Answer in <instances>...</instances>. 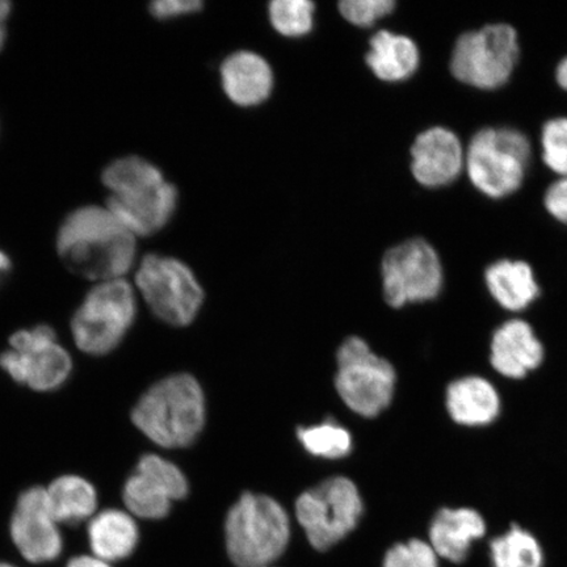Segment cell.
Segmentation results:
<instances>
[{"mask_svg":"<svg viewBox=\"0 0 567 567\" xmlns=\"http://www.w3.org/2000/svg\"><path fill=\"white\" fill-rule=\"evenodd\" d=\"M138 237L104 205L71 210L55 236V250L71 274L99 282L124 279L136 266Z\"/></svg>","mask_w":567,"mask_h":567,"instance_id":"1","label":"cell"},{"mask_svg":"<svg viewBox=\"0 0 567 567\" xmlns=\"http://www.w3.org/2000/svg\"><path fill=\"white\" fill-rule=\"evenodd\" d=\"M105 207L137 237H151L172 221L179 193L161 169L140 155H124L103 168Z\"/></svg>","mask_w":567,"mask_h":567,"instance_id":"2","label":"cell"},{"mask_svg":"<svg viewBox=\"0 0 567 567\" xmlns=\"http://www.w3.org/2000/svg\"><path fill=\"white\" fill-rule=\"evenodd\" d=\"M132 422L162 449L188 446L204 427L203 390L193 375H168L141 395L132 410Z\"/></svg>","mask_w":567,"mask_h":567,"instance_id":"3","label":"cell"},{"mask_svg":"<svg viewBox=\"0 0 567 567\" xmlns=\"http://www.w3.org/2000/svg\"><path fill=\"white\" fill-rule=\"evenodd\" d=\"M136 317V290L130 281L94 282L71 318V337L81 352L106 357L123 343Z\"/></svg>","mask_w":567,"mask_h":567,"instance_id":"4","label":"cell"},{"mask_svg":"<svg viewBox=\"0 0 567 567\" xmlns=\"http://www.w3.org/2000/svg\"><path fill=\"white\" fill-rule=\"evenodd\" d=\"M226 548L238 567L269 566L287 549L289 517L267 495L245 493L225 523Z\"/></svg>","mask_w":567,"mask_h":567,"instance_id":"5","label":"cell"},{"mask_svg":"<svg viewBox=\"0 0 567 567\" xmlns=\"http://www.w3.org/2000/svg\"><path fill=\"white\" fill-rule=\"evenodd\" d=\"M530 159L526 134L514 127H484L466 146L465 173L482 195L498 200L520 189Z\"/></svg>","mask_w":567,"mask_h":567,"instance_id":"6","label":"cell"},{"mask_svg":"<svg viewBox=\"0 0 567 567\" xmlns=\"http://www.w3.org/2000/svg\"><path fill=\"white\" fill-rule=\"evenodd\" d=\"M520 56L513 25L493 23L461 34L453 47L451 73L466 86L494 91L506 86Z\"/></svg>","mask_w":567,"mask_h":567,"instance_id":"7","label":"cell"},{"mask_svg":"<svg viewBox=\"0 0 567 567\" xmlns=\"http://www.w3.org/2000/svg\"><path fill=\"white\" fill-rule=\"evenodd\" d=\"M10 349L0 353V368L19 385L39 393L61 389L74 370L73 358L61 346L49 324L21 329L9 339Z\"/></svg>","mask_w":567,"mask_h":567,"instance_id":"8","label":"cell"},{"mask_svg":"<svg viewBox=\"0 0 567 567\" xmlns=\"http://www.w3.org/2000/svg\"><path fill=\"white\" fill-rule=\"evenodd\" d=\"M134 281L153 315L165 323L187 326L200 310L204 290L190 268L179 259L159 254L145 255Z\"/></svg>","mask_w":567,"mask_h":567,"instance_id":"9","label":"cell"},{"mask_svg":"<svg viewBox=\"0 0 567 567\" xmlns=\"http://www.w3.org/2000/svg\"><path fill=\"white\" fill-rule=\"evenodd\" d=\"M395 381L393 365L374 354L363 339L351 337L340 346L336 386L353 413L378 416L392 402Z\"/></svg>","mask_w":567,"mask_h":567,"instance_id":"10","label":"cell"},{"mask_svg":"<svg viewBox=\"0 0 567 567\" xmlns=\"http://www.w3.org/2000/svg\"><path fill=\"white\" fill-rule=\"evenodd\" d=\"M296 514L311 547L323 551L358 527L363 501L352 481L334 477L301 494Z\"/></svg>","mask_w":567,"mask_h":567,"instance_id":"11","label":"cell"},{"mask_svg":"<svg viewBox=\"0 0 567 567\" xmlns=\"http://www.w3.org/2000/svg\"><path fill=\"white\" fill-rule=\"evenodd\" d=\"M382 287L390 307L435 300L442 293L441 257L427 240L413 238L396 245L382 259Z\"/></svg>","mask_w":567,"mask_h":567,"instance_id":"12","label":"cell"},{"mask_svg":"<svg viewBox=\"0 0 567 567\" xmlns=\"http://www.w3.org/2000/svg\"><path fill=\"white\" fill-rule=\"evenodd\" d=\"M123 502L133 517L159 520L172 512L173 503L186 498L188 481L172 461L154 453L138 460L136 471L123 486Z\"/></svg>","mask_w":567,"mask_h":567,"instance_id":"13","label":"cell"},{"mask_svg":"<svg viewBox=\"0 0 567 567\" xmlns=\"http://www.w3.org/2000/svg\"><path fill=\"white\" fill-rule=\"evenodd\" d=\"M10 534L20 555L31 564L52 563L61 556L60 523L49 507L45 487L31 486L18 496Z\"/></svg>","mask_w":567,"mask_h":567,"instance_id":"14","label":"cell"},{"mask_svg":"<svg viewBox=\"0 0 567 567\" xmlns=\"http://www.w3.org/2000/svg\"><path fill=\"white\" fill-rule=\"evenodd\" d=\"M411 173L425 188H442L465 173L466 147L449 127H429L411 146Z\"/></svg>","mask_w":567,"mask_h":567,"instance_id":"15","label":"cell"},{"mask_svg":"<svg viewBox=\"0 0 567 567\" xmlns=\"http://www.w3.org/2000/svg\"><path fill=\"white\" fill-rule=\"evenodd\" d=\"M544 346L524 319H509L495 330L491 363L503 378L520 380L543 364Z\"/></svg>","mask_w":567,"mask_h":567,"instance_id":"16","label":"cell"},{"mask_svg":"<svg viewBox=\"0 0 567 567\" xmlns=\"http://www.w3.org/2000/svg\"><path fill=\"white\" fill-rule=\"evenodd\" d=\"M486 534V522L470 507L439 509L430 526V545L439 558L464 563L474 542Z\"/></svg>","mask_w":567,"mask_h":567,"instance_id":"17","label":"cell"},{"mask_svg":"<svg viewBox=\"0 0 567 567\" xmlns=\"http://www.w3.org/2000/svg\"><path fill=\"white\" fill-rule=\"evenodd\" d=\"M445 406L453 422L464 427H485L499 416L502 403L491 381L465 375L446 388Z\"/></svg>","mask_w":567,"mask_h":567,"instance_id":"18","label":"cell"},{"mask_svg":"<svg viewBox=\"0 0 567 567\" xmlns=\"http://www.w3.org/2000/svg\"><path fill=\"white\" fill-rule=\"evenodd\" d=\"M221 82L226 96L234 104L255 106L271 95L274 73L264 56L252 52H237L224 61Z\"/></svg>","mask_w":567,"mask_h":567,"instance_id":"19","label":"cell"},{"mask_svg":"<svg viewBox=\"0 0 567 567\" xmlns=\"http://www.w3.org/2000/svg\"><path fill=\"white\" fill-rule=\"evenodd\" d=\"M485 284L494 301L513 313L526 310L540 296L534 268L524 260L494 261L486 268Z\"/></svg>","mask_w":567,"mask_h":567,"instance_id":"20","label":"cell"},{"mask_svg":"<svg viewBox=\"0 0 567 567\" xmlns=\"http://www.w3.org/2000/svg\"><path fill=\"white\" fill-rule=\"evenodd\" d=\"M87 536L92 555L112 564L133 555L140 542L134 517L123 509L109 508L91 517Z\"/></svg>","mask_w":567,"mask_h":567,"instance_id":"21","label":"cell"},{"mask_svg":"<svg viewBox=\"0 0 567 567\" xmlns=\"http://www.w3.org/2000/svg\"><path fill=\"white\" fill-rule=\"evenodd\" d=\"M367 65L382 82H405L420 69V48L409 35L380 31L370 41Z\"/></svg>","mask_w":567,"mask_h":567,"instance_id":"22","label":"cell"},{"mask_svg":"<svg viewBox=\"0 0 567 567\" xmlns=\"http://www.w3.org/2000/svg\"><path fill=\"white\" fill-rule=\"evenodd\" d=\"M49 507L60 524L78 526L96 514V487L78 474H62L45 487Z\"/></svg>","mask_w":567,"mask_h":567,"instance_id":"23","label":"cell"},{"mask_svg":"<svg viewBox=\"0 0 567 567\" xmlns=\"http://www.w3.org/2000/svg\"><path fill=\"white\" fill-rule=\"evenodd\" d=\"M493 567H543L544 551L537 538L514 524L491 543Z\"/></svg>","mask_w":567,"mask_h":567,"instance_id":"24","label":"cell"},{"mask_svg":"<svg viewBox=\"0 0 567 567\" xmlns=\"http://www.w3.org/2000/svg\"><path fill=\"white\" fill-rule=\"evenodd\" d=\"M297 436L310 455L337 460L349 455L352 450L350 432L336 421H324L311 427L297 431Z\"/></svg>","mask_w":567,"mask_h":567,"instance_id":"25","label":"cell"},{"mask_svg":"<svg viewBox=\"0 0 567 567\" xmlns=\"http://www.w3.org/2000/svg\"><path fill=\"white\" fill-rule=\"evenodd\" d=\"M316 4L308 0H275L268 6L269 21L286 38H302L313 30Z\"/></svg>","mask_w":567,"mask_h":567,"instance_id":"26","label":"cell"},{"mask_svg":"<svg viewBox=\"0 0 567 567\" xmlns=\"http://www.w3.org/2000/svg\"><path fill=\"white\" fill-rule=\"evenodd\" d=\"M540 145L545 166L559 177H567V117L550 118L544 124Z\"/></svg>","mask_w":567,"mask_h":567,"instance_id":"27","label":"cell"},{"mask_svg":"<svg viewBox=\"0 0 567 567\" xmlns=\"http://www.w3.org/2000/svg\"><path fill=\"white\" fill-rule=\"evenodd\" d=\"M382 567H439V556L430 543L413 538L390 548Z\"/></svg>","mask_w":567,"mask_h":567,"instance_id":"28","label":"cell"},{"mask_svg":"<svg viewBox=\"0 0 567 567\" xmlns=\"http://www.w3.org/2000/svg\"><path fill=\"white\" fill-rule=\"evenodd\" d=\"M395 6L393 0H343L339 3V12L349 23L368 28L390 16Z\"/></svg>","mask_w":567,"mask_h":567,"instance_id":"29","label":"cell"},{"mask_svg":"<svg viewBox=\"0 0 567 567\" xmlns=\"http://www.w3.org/2000/svg\"><path fill=\"white\" fill-rule=\"evenodd\" d=\"M198 0H157L148 4V12L157 20H172L202 11Z\"/></svg>","mask_w":567,"mask_h":567,"instance_id":"30","label":"cell"},{"mask_svg":"<svg viewBox=\"0 0 567 567\" xmlns=\"http://www.w3.org/2000/svg\"><path fill=\"white\" fill-rule=\"evenodd\" d=\"M544 207L556 221L567 225V177L550 184L544 196Z\"/></svg>","mask_w":567,"mask_h":567,"instance_id":"31","label":"cell"},{"mask_svg":"<svg viewBox=\"0 0 567 567\" xmlns=\"http://www.w3.org/2000/svg\"><path fill=\"white\" fill-rule=\"evenodd\" d=\"M12 13V3L9 0H0V53L7 44L9 38V20Z\"/></svg>","mask_w":567,"mask_h":567,"instance_id":"32","label":"cell"},{"mask_svg":"<svg viewBox=\"0 0 567 567\" xmlns=\"http://www.w3.org/2000/svg\"><path fill=\"white\" fill-rule=\"evenodd\" d=\"M66 567H112V565L92 555L71 558Z\"/></svg>","mask_w":567,"mask_h":567,"instance_id":"33","label":"cell"},{"mask_svg":"<svg viewBox=\"0 0 567 567\" xmlns=\"http://www.w3.org/2000/svg\"><path fill=\"white\" fill-rule=\"evenodd\" d=\"M12 272V260L10 255L0 248V286L10 278Z\"/></svg>","mask_w":567,"mask_h":567,"instance_id":"34","label":"cell"},{"mask_svg":"<svg viewBox=\"0 0 567 567\" xmlns=\"http://www.w3.org/2000/svg\"><path fill=\"white\" fill-rule=\"evenodd\" d=\"M556 81H557L559 87L567 91V55L557 65Z\"/></svg>","mask_w":567,"mask_h":567,"instance_id":"35","label":"cell"},{"mask_svg":"<svg viewBox=\"0 0 567 567\" xmlns=\"http://www.w3.org/2000/svg\"><path fill=\"white\" fill-rule=\"evenodd\" d=\"M0 567H17V566L0 561Z\"/></svg>","mask_w":567,"mask_h":567,"instance_id":"36","label":"cell"},{"mask_svg":"<svg viewBox=\"0 0 567 567\" xmlns=\"http://www.w3.org/2000/svg\"><path fill=\"white\" fill-rule=\"evenodd\" d=\"M260 567H271V566H260Z\"/></svg>","mask_w":567,"mask_h":567,"instance_id":"37","label":"cell"}]
</instances>
